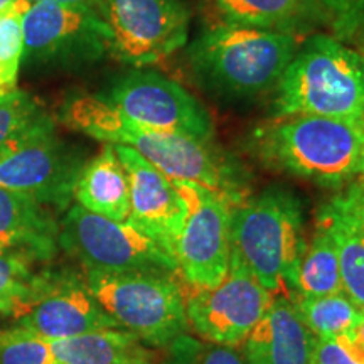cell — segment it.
<instances>
[{
  "instance_id": "obj_13",
  "label": "cell",
  "mask_w": 364,
  "mask_h": 364,
  "mask_svg": "<svg viewBox=\"0 0 364 364\" xmlns=\"http://www.w3.org/2000/svg\"><path fill=\"white\" fill-rule=\"evenodd\" d=\"M110 54L142 68L156 65L188 43L189 14L177 0H105Z\"/></svg>"
},
{
  "instance_id": "obj_28",
  "label": "cell",
  "mask_w": 364,
  "mask_h": 364,
  "mask_svg": "<svg viewBox=\"0 0 364 364\" xmlns=\"http://www.w3.org/2000/svg\"><path fill=\"white\" fill-rule=\"evenodd\" d=\"M167 364H248L243 354L231 346H221L182 334L169 344Z\"/></svg>"
},
{
  "instance_id": "obj_7",
  "label": "cell",
  "mask_w": 364,
  "mask_h": 364,
  "mask_svg": "<svg viewBox=\"0 0 364 364\" xmlns=\"http://www.w3.org/2000/svg\"><path fill=\"white\" fill-rule=\"evenodd\" d=\"M59 243L86 272L179 273L174 255L134 223L108 220L78 204L63 220Z\"/></svg>"
},
{
  "instance_id": "obj_4",
  "label": "cell",
  "mask_w": 364,
  "mask_h": 364,
  "mask_svg": "<svg viewBox=\"0 0 364 364\" xmlns=\"http://www.w3.org/2000/svg\"><path fill=\"white\" fill-rule=\"evenodd\" d=\"M300 201L284 189H268L231 209V255L273 297L295 292L306 252Z\"/></svg>"
},
{
  "instance_id": "obj_33",
  "label": "cell",
  "mask_w": 364,
  "mask_h": 364,
  "mask_svg": "<svg viewBox=\"0 0 364 364\" xmlns=\"http://www.w3.org/2000/svg\"><path fill=\"white\" fill-rule=\"evenodd\" d=\"M14 2V0H0V12L4 11V9H7L11 4Z\"/></svg>"
},
{
  "instance_id": "obj_8",
  "label": "cell",
  "mask_w": 364,
  "mask_h": 364,
  "mask_svg": "<svg viewBox=\"0 0 364 364\" xmlns=\"http://www.w3.org/2000/svg\"><path fill=\"white\" fill-rule=\"evenodd\" d=\"M22 63L39 68H75L110 53L112 33L93 9L39 0L22 19Z\"/></svg>"
},
{
  "instance_id": "obj_30",
  "label": "cell",
  "mask_w": 364,
  "mask_h": 364,
  "mask_svg": "<svg viewBox=\"0 0 364 364\" xmlns=\"http://www.w3.org/2000/svg\"><path fill=\"white\" fill-rule=\"evenodd\" d=\"M314 364H364V341L354 332L314 338Z\"/></svg>"
},
{
  "instance_id": "obj_2",
  "label": "cell",
  "mask_w": 364,
  "mask_h": 364,
  "mask_svg": "<svg viewBox=\"0 0 364 364\" xmlns=\"http://www.w3.org/2000/svg\"><path fill=\"white\" fill-rule=\"evenodd\" d=\"M294 34L248 26H218L189 46L198 83L218 98L253 100L277 88L297 53Z\"/></svg>"
},
{
  "instance_id": "obj_27",
  "label": "cell",
  "mask_w": 364,
  "mask_h": 364,
  "mask_svg": "<svg viewBox=\"0 0 364 364\" xmlns=\"http://www.w3.org/2000/svg\"><path fill=\"white\" fill-rule=\"evenodd\" d=\"M0 364H61L49 341L16 327L0 331Z\"/></svg>"
},
{
  "instance_id": "obj_24",
  "label": "cell",
  "mask_w": 364,
  "mask_h": 364,
  "mask_svg": "<svg viewBox=\"0 0 364 364\" xmlns=\"http://www.w3.org/2000/svg\"><path fill=\"white\" fill-rule=\"evenodd\" d=\"M292 302L314 338H338L364 322V312L344 292L326 297H295Z\"/></svg>"
},
{
  "instance_id": "obj_5",
  "label": "cell",
  "mask_w": 364,
  "mask_h": 364,
  "mask_svg": "<svg viewBox=\"0 0 364 364\" xmlns=\"http://www.w3.org/2000/svg\"><path fill=\"white\" fill-rule=\"evenodd\" d=\"M277 93V118L314 115L364 120V54L334 36H314L297 49Z\"/></svg>"
},
{
  "instance_id": "obj_32",
  "label": "cell",
  "mask_w": 364,
  "mask_h": 364,
  "mask_svg": "<svg viewBox=\"0 0 364 364\" xmlns=\"http://www.w3.org/2000/svg\"><path fill=\"white\" fill-rule=\"evenodd\" d=\"M29 2H39V0H29ZM51 2L65 4V6H78V7H88L93 9L95 12H98L103 17V7L105 0H51Z\"/></svg>"
},
{
  "instance_id": "obj_19",
  "label": "cell",
  "mask_w": 364,
  "mask_h": 364,
  "mask_svg": "<svg viewBox=\"0 0 364 364\" xmlns=\"http://www.w3.org/2000/svg\"><path fill=\"white\" fill-rule=\"evenodd\" d=\"M49 346L61 364H152L154 359L144 341L122 327L49 341Z\"/></svg>"
},
{
  "instance_id": "obj_21",
  "label": "cell",
  "mask_w": 364,
  "mask_h": 364,
  "mask_svg": "<svg viewBox=\"0 0 364 364\" xmlns=\"http://www.w3.org/2000/svg\"><path fill=\"white\" fill-rule=\"evenodd\" d=\"M334 240L338 250L343 292L364 312V238L358 228L327 203L318 213V221Z\"/></svg>"
},
{
  "instance_id": "obj_12",
  "label": "cell",
  "mask_w": 364,
  "mask_h": 364,
  "mask_svg": "<svg viewBox=\"0 0 364 364\" xmlns=\"http://www.w3.org/2000/svg\"><path fill=\"white\" fill-rule=\"evenodd\" d=\"M100 97L127 120L145 129L193 136L203 142H211L215 134L211 117L198 100L159 73H127Z\"/></svg>"
},
{
  "instance_id": "obj_29",
  "label": "cell",
  "mask_w": 364,
  "mask_h": 364,
  "mask_svg": "<svg viewBox=\"0 0 364 364\" xmlns=\"http://www.w3.org/2000/svg\"><path fill=\"white\" fill-rule=\"evenodd\" d=\"M326 24L341 41L364 38V0H316Z\"/></svg>"
},
{
  "instance_id": "obj_3",
  "label": "cell",
  "mask_w": 364,
  "mask_h": 364,
  "mask_svg": "<svg viewBox=\"0 0 364 364\" xmlns=\"http://www.w3.org/2000/svg\"><path fill=\"white\" fill-rule=\"evenodd\" d=\"M253 150L272 169L343 186L364 176V120L287 117L253 134Z\"/></svg>"
},
{
  "instance_id": "obj_22",
  "label": "cell",
  "mask_w": 364,
  "mask_h": 364,
  "mask_svg": "<svg viewBox=\"0 0 364 364\" xmlns=\"http://www.w3.org/2000/svg\"><path fill=\"white\" fill-rule=\"evenodd\" d=\"M343 292L341 280L339 258L334 240L317 223L316 235L311 245L306 247L302 260L299 265L297 284H295V297H326V295Z\"/></svg>"
},
{
  "instance_id": "obj_18",
  "label": "cell",
  "mask_w": 364,
  "mask_h": 364,
  "mask_svg": "<svg viewBox=\"0 0 364 364\" xmlns=\"http://www.w3.org/2000/svg\"><path fill=\"white\" fill-rule=\"evenodd\" d=\"M78 206L113 221L130 216V182L115 147L105 144L102 152L83 166L73 191Z\"/></svg>"
},
{
  "instance_id": "obj_25",
  "label": "cell",
  "mask_w": 364,
  "mask_h": 364,
  "mask_svg": "<svg viewBox=\"0 0 364 364\" xmlns=\"http://www.w3.org/2000/svg\"><path fill=\"white\" fill-rule=\"evenodd\" d=\"M29 0H14L0 12V97L17 90V80L24 56L22 19L31 7Z\"/></svg>"
},
{
  "instance_id": "obj_26",
  "label": "cell",
  "mask_w": 364,
  "mask_h": 364,
  "mask_svg": "<svg viewBox=\"0 0 364 364\" xmlns=\"http://www.w3.org/2000/svg\"><path fill=\"white\" fill-rule=\"evenodd\" d=\"M49 118L38 100L26 91L16 90L0 97V157Z\"/></svg>"
},
{
  "instance_id": "obj_31",
  "label": "cell",
  "mask_w": 364,
  "mask_h": 364,
  "mask_svg": "<svg viewBox=\"0 0 364 364\" xmlns=\"http://www.w3.org/2000/svg\"><path fill=\"white\" fill-rule=\"evenodd\" d=\"M329 203L348 220H351L364 238V176L349 182L348 188Z\"/></svg>"
},
{
  "instance_id": "obj_6",
  "label": "cell",
  "mask_w": 364,
  "mask_h": 364,
  "mask_svg": "<svg viewBox=\"0 0 364 364\" xmlns=\"http://www.w3.org/2000/svg\"><path fill=\"white\" fill-rule=\"evenodd\" d=\"M174 275L86 272V284L122 329L130 331L145 344L169 348L189 329L184 284H179Z\"/></svg>"
},
{
  "instance_id": "obj_1",
  "label": "cell",
  "mask_w": 364,
  "mask_h": 364,
  "mask_svg": "<svg viewBox=\"0 0 364 364\" xmlns=\"http://www.w3.org/2000/svg\"><path fill=\"white\" fill-rule=\"evenodd\" d=\"M73 130L112 145H127L171 179L191 181L240 199L235 171L211 142L169 132L145 129L127 120L102 97H76L61 110Z\"/></svg>"
},
{
  "instance_id": "obj_23",
  "label": "cell",
  "mask_w": 364,
  "mask_h": 364,
  "mask_svg": "<svg viewBox=\"0 0 364 364\" xmlns=\"http://www.w3.org/2000/svg\"><path fill=\"white\" fill-rule=\"evenodd\" d=\"M51 272H36L34 262L0 255V316L21 318L44 292Z\"/></svg>"
},
{
  "instance_id": "obj_20",
  "label": "cell",
  "mask_w": 364,
  "mask_h": 364,
  "mask_svg": "<svg viewBox=\"0 0 364 364\" xmlns=\"http://www.w3.org/2000/svg\"><path fill=\"white\" fill-rule=\"evenodd\" d=\"M228 24L294 34L322 24L316 0H213Z\"/></svg>"
},
{
  "instance_id": "obj_14",
  "label": "cell",
  "mask_w": 364,
  "mask_h": 364,
  "mask_svg": "<svg viewBox=\"0 0 364 364\" xmlns=\"http://www.w3.org/2000/svg\"><path fill=\"white\" fill-rule=\"evenodd\" d=\"M17 324L46 341L120 327L95 299L86 280L66 272H51L44 292Z\"/></svg>"
},
{
  "instance_id": "obj_34",
  "label": "cell",
  "mask_w": 364,
  "mask_h": 364,
  "mask_svg": "<svg viewBox=\"0 0 364 364\" xmlns=\"http://www.w3.org/2000/svg\"><path fill=\"white\" fill-rule=\"evenodd\" d=\"M356 43L359 44V49H361V51H359V53L364 54V38H359V39L356 41Z\"/></svg>"
},
{
  "instance_id": "obj_11",
  "label": "cell",
  "mask_w": 364,
  "mask_h": 364,
  "mask_svg": "<svg viewBox=\"0 0 364 364\" xmlns=\"http://www.w3.org/2000/svg\"><path fill=\"white\" fill-rule=\"evenodd\" d=\"M81 169V157L59 139L49 118L0 157V188L65 209Z\"/></svg>"
},
{
  "instance_id": "obj_15",
  "label": "cell",
  "mask_w": 364,
  "mask_h": 364,
  "mask_svg": "<svg viewBox=\"0 0 364 364\" xmlns=\"http://www.w3.org/2000/svg\"><path fill=\"white\" fill-rule=\"evenodd\" d=\"M130 182V223L156 238L176 257L188 206L176 182L127 145H113Z\"/></svg>"
},
{
  "instance_id": "obj_10",
  "label": "cell",
  "mask_w": 364,
  "mask_h": 364,
  "mask_svg": "<svg viewBox=\"0 0 364 364\" xmlns=\"http://www.w3.org/2000/svg\"><path fill=\"white\" fill-rule=\"evenodd\" d=\"M273 295L252 275L235 255L220 284L209 289L184 285L189 327L209 343L236 348L260 324Z\"/></svg>"
},
{
  "instance_id": "obj_16",
  "label": "cell",
  "mask_w": 364,
  "mask_h": 364,
  "mask_svg": "<svg viewBox=\"0 0 364 364\" xmlns=\"http://www.w3.org/2000/svg\"><path fill=\"white\" fill-rule=\"evenodd\" d=\"M248 364H314V336L290 297H275L245 341Z\"/></svg>"
},
{
  "instance_id": "obj_17",
  "label": "cell",
  "mask_w": 364,
  "mask_h": 364,
  "mask_svg": "<svg viewBox=\"0 0 364 364\" xmlns=\"http://www.w3.org/2000/svg\"><path fill=\"white\" fill-rule=\"evenodd\" d=\"M59 228L46 206L0 188V255L44 262L56 255Z\"/></svg>"
},
{
  "instance_id": "obj_9",
  "label": "cell",
  "mask_w": 364,
  "mask_h": 364,
  "mask_svg": "<svg viewBox=\"0 0 364 364\" xmlns=\"http://www.w3.org/2000/svg\"><path fill=\"white\" fill-rule=\"evenodd\" d=\"M188 206L176 245L182 284L209 289L225 279L231 258V209L240 199L191 181L172 179Z\"/></svg>"
}]
</instances>
